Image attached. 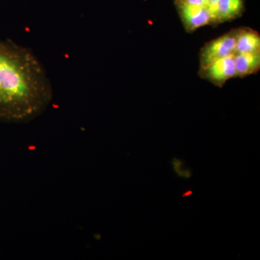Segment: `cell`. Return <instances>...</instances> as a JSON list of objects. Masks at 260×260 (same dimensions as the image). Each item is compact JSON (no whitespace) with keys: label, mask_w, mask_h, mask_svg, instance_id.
I'll return each instance as SVG.
<instances>
[{"label":"cell","mask_w":260,"mask_h":260,"mask_svg":"<svg viewBox=\"0 0 260 260\" xmlns=\"http://www.w3.org/2000/svg\"><path fill=\"white\" fill-rule=\"evenodd\" d=\"M52 98L50 80L35 54L9 39L0 40V121H32Z\"/></svg>","instance_id":"obj_1"},{"label":"cell","mask_w":260,"mask_h":260,"mask_svg":"<svg viewBox=\"0 0 260 260\" xmlns=\"http://www.w3.org/2000/svg\"><path fill=\"white\" fill-rule=\"evenodd\" d=\"M237 28L232 29L216 39L205 43L199 53L200 68L225 56L234 54Z\"/></svg>","instance_id":"obj_2"},{"label":"cell","mask_w":260,"mask_h":260,"mask_svg":"<svg viewBox=\"0 0 260 260\" xmlns=\"http://www.w3.org/2000/svg\"><path fill=\"white\" fill-rule=\"evenodd\" d=\"M199 76L215 86L222 88L228 80L237 78L234 54L217 59L205 68H200Z\"/></svg>","instance_id":"obj_3"},{"label":"cell","mask_w":260,"mask_h":260,"mask_svg":"<svg viewBox=\"0 0 260 260\" xmlns=\"http://www.w3.org/2000/svg\"><path fill=\"white\" fill-rule=\"evenodd\" d=\"M178 15L184 30L193 32L205 25H210L209 13L205 7L174 2Z\"/></svg>","instance_id":"obj_4"},{"label":"cell","mask_w":260,"mask_h":260,"mask_svg":"<svg viewBox=\"0 0 260 260\" xmlns=\"http://www.w3.org/2000/svg\"><path fill=\"white\" fill-rule=\"evenodd\" d=\"M260 52V34L249 27L237 28L234 54Z\"/></svg>","instance_id":"obj_5"},{"label":"cell","mask_w":260,"mask_h":260,"mask_svg":"<svg viewBox=\"0 0 260 260\" xmlns=\"http://www.w3.org/2000/svg\"><path fill=\"white\" fill-rule=\"evenodd\" d=\"M237 78L256 74L260 70V52L234 54Z\"/></svg>","instance_id":"obj_6"},{"label":"cell","mask_w":260,"mask_h":260,"mask_svg":"<svg viewBox=\"0 0 260 260\" xmlns=\"http://www.w3.org/2000/svg\"><path fill=\"white\" fill-rule=\"evenodd\" d=\"M244 0H219L218 13L220 23L240 18L245 12Z\"/></svg>","instance_id":"obj_7"},{"label":"cell","mask_w":260,"mask_h":260,"mask_svg":"<svg viewBox=\"0 0 260 260\" xmlns=\"http://www.w3.org/2000/svg\"><path fill=\"white\" fill-rule=\"evenodd\" d=\"M219 0H207L206 8L210 18V25L217 26L220 25L218 13V3Z\"/></svg>","instance_id":"obj_8"},{"label":"cell","mask_w":260,"mask_h":260,"mask_svg":"<svg viewBox=\"0 0 260 260\" xmlns=\"http://www.w3.org/2000/svg\"><path fill=\"white\" fill-rule=\"evenodd\" d=\"M172 164L174 167V171L178 177H183L184 179H189L191 177V172L188 169H183V161L178 158H174L172 160Z\"/></svg>","instance_id":"obj_9"},{"label":"cell","mask_w":260,"mask_h":260,"mask_svg":"<svg viewBox=\"0 0 260 260\" xmlns=\"http://www.w3.org/2000/svg\"><path fill=\"white\" fill-rule=\"evenodd\" d=\"M174 2L201 7H206L207 4V0H174Z\"/></svg>","instance_id":"obj_10"},{"label":"cell","mask_w":260,"mask_h":260,"mask_svg":"<svg viewBox=\"0 0 260 260\" xmlns=\"http://www.w3.org/2000/svg\"><path fill=\"white\" fill-rule=\"evenodd\" d=\"M193 194L192 191L188 190L186 191V192H184V194H182L183 198H185V197L189 196V195H191Z\"/></svg>","instance_id":"obj_11"}]
</instances>
